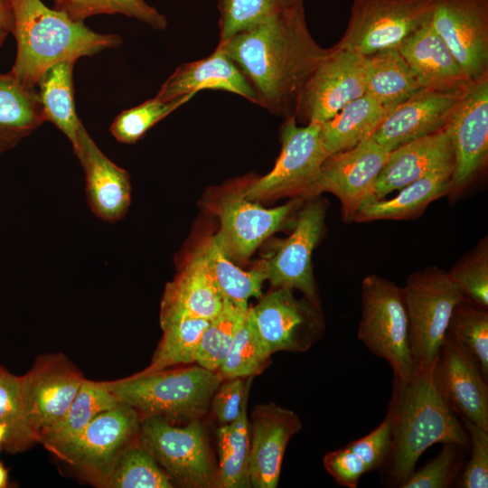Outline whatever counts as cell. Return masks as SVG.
I'll use <instances>...</instances> for the list:
<instances>
[{
  "label": "cell",
  "instance_id": "obj_24",
  "mask_svg": "<svg viewBox=\"0 0 488 488\" xmlns=\"http://www.w3.org/2000/svg\"><path fill=\"white\" fill-rule=\"evenodd\" d=\"M74 154L84 170L86 195L91 211L107 222L121 220L131 202L127 171L99 149L84 126L80 132L79 148Z\"/></svg>",
  "mask_w": 488,
  "mask_h": 488
},
{
  "label": "cell",
  "instance_id": "obj_52",
  "mask_svg": "<svg viewBox=\"0 0 488 488\" xmlns=\"http://www.w3.org/2000/svg\"><path fill=\"white\" fill-rule=\"evenodd\" d=\"M5 435H6V428L5 426L3 425H0V445L3 443L4 444V441H5Z\"/></svg>",
  "mask_w": 488,
  "mask_h": 488
},
{
  "label": "cell",
  "instance_id": "obj_38",
  "mask_svg": "<svg viewBox=\"0 0 488 488\" xmlns=\"http://www.w3.org/2000/svg\"><path fill=\"white\" fill-rule=\"evenodd\" d=\"M105 486L111 488H171L168 474L140 445L130 444L117 458Z\"/></svg>",
  "mask_w": 488,
  "mask_h": 488
},
{
  "label": "cell",
  "instance_id": "obj_42",
  "mask_svg": "<svg viewBox=\"0 0 488 488\" xmlns=\"http://www.w3.org/2000/svg\"><path fill=\"white\" fill-rule=\"evenodd\" d=\"M303 0H216L219 42L247 30Z\"/></svg>",
  "mask_w": 488,
  "mask_h": 488
},
{
  "label": "cell",
  "instance_id": "obj_3",
  "mask_svg": "<svg viewBox=\"0 0 488 488\" xmlns=\"http://www.w3.org/2000/svg\"><path fill=\"white\" fill-rule=\"evenodd\" d=\"M431 367L418 366L405 382L394 381L389 413L392 418L391 479L399 487L415 471L421 455L437 443L465 449L470 440L456 413L436 389Z\"/></svg>",
  "mask_w": 488,
  "mask_h": 488
},
{
  "label": "cell",
  "instance_id": "obj_29",
  "mask_svg": "<svg viewBox=\"0 0 488 488\" xmlns=\"http://www.w3.org/2000/svg\"><path fill=\"white\" fill-rule=\"evenodd\" d=\"M365 94L388 113L423 89L398 48L365 56Z\"/></svg>",
  "mask_w": 488,
  "mask_h": 488
},
{
  "label": "cell",
  "instance_id": "obj_19",
  "mask_svg": "<svg viewBox=\"0 0 488 488\" xmlns=\"http://www.w3.org/2000/svg\"><path fill=\"white\" fill-rule=\"evenodd\" d=\"M437 390L458 415L488 430V384L476 360L446 337L432 369Z\"/></svg>",
  "mask_w": 488,
  "mask_h": 488
},
{
  "label": "cell",
  "instance_id": "obj_31",
  "mask_svg": "<svg viewBox=\"0 0 488 488\" xmlns=\"http://www.w3.org/2000/svg\"><path fill=\"white\" fill-rule=\"evenodd\" d=\"M387 114L385 108L366 94L349 102L321 124V138L328 155L368 139Z\"/></svg>",
  "mask_w": 488,
  "mask_h": 488
},
{
  "label": "cell",
  "instance_id": "obj_2",
  "mask_svg": "<svg viewBox=\"0 0 488 488\" xmlns=\"http://www.w3.org/2000/svg\"><path fill=\"white\" fill-rule=\"evenodd\" d=\"M11 5L16 56L9 72L27 88L35 89L41 77L58 63L76 62L122 44L118 34L97 33L42 0H11Z\"/></svg>",
  "mask_w": 488,
  "mask_h": 488
},
{
  "label": "cell",
  "instance_id": "obj_36",
  "mask_svg": "<svg viewBox=\"0 0 488 488\" xmlns=\"http://www.w3.org/2000/svg\"><path fill=\"white\" fill-rule=\"evenodd\" d=\"M205 319H182L162 328L163 337L144 372L165 370L196 361L202 335L209 324Z\"/></svg>",
  "mask_w": 488,
  "mask_h": 488
},
{
  "label": "cell",
  "instance_id": "obj_40",
  "mask_svg": "<svg viewBox=\"0 0 488 488\" xmlns=\"http://www.w3.org/2000/svg\"><path fill=\"white\" fill-rule=\"evenodd\" d=\"M446 337L465 347L488 380V312L465 301L451 316Z\"/></svg>",
  "mask_w": 488,
  "mask_h": 488
},
{
  "label": "cell",
  "instance_id": "obj_50",
  "mask_svg": "<svg viewBox=\"0 0 488 488\" xmlns=\"http://www.w3.org/2000/svg\"><path fill=\"white\" fill-rule=\"evenodd\" d=\"M14 15L11 0H0V30L12 33Z\"/></svg>",
  "mask_w": 488,
  "mask_h": 488
},
{
  "label": "cell",
  "instance_id": "obj_49",
  "mask_svg": "<svg viewBox=\"0 0 488 488\" xmlns=\"http://www.w3.org/2000/svg\"><path fill=\"white\" fill-rule=\"evenodd\" d=\"M324 465L334 481L347 488H356L367 470L361 459L346 446L327 453Z\"/></svg>",
  "mask_w": 488,
  "mask_h": 488
},
{
  "label": "cell",
  "instance_id": "obj_47",
  "mask_svg": "<svg viewBox=\"0 0 488 488\" xmlns=\"http://www.w3.org/2000/svg\"><path fill=\"white\" fill-rule=\"evenodd\" d=\"M392 444V418L388 412L384 420L363 437L347 446L361 459L367 473L380 468L388 459Z\"/></svg>",
  "mask_w": 488,
  "mask_h": 488
},
{
  "label": "cell",
  "instance_id": "obj_4",
  "mask_svg": "<svg viewBox=\"0 0 488 488\" xmlns=\"http://www.w3.org/2000/svg\"><path fill=\"white\" fill-rule=\"evenodd\" d=\"M223 380L218 371L199 366L176 370L140 371L133 376L105 381L119 403L134 408L140 420L150 417L200 419Z\"/></svg>",
  "mask_w": 488,
  "mask_h": 488
},
{
  "label": "cell",
  "instance_id": "obj_12",
  "mask_svg": "<svg viewBox=\"0 0 488 488\" xmlns=\"http://www.w3.org/2000/svg\"><path fill=\"white\" fill-rule=\"evenodd\" d=\"M140 421L134 408L119 403L99 414L55 454L104 484L121 453L138 435Z\"/></svg>",
  "mask_w": 488,
  "mask_h": 488
},
{
  "label": "cell",
  "instance_id": "obj_9",
  "mask_svg": "<svg viewBox=\"0 0 488 488\" xmlns=\"http://www.w3.org/2000/svg\"><path fill=\"white\" fill-rule=\"evenodd\" d=\"M284 119L280 127L281 152L274 167L241 190L250 201L287 194L305 198L328 156L321 138V124L298 126L294 117Z\"/></svg>",
  "mask_w": 488,
  "mask_h": 488
},
{
  "label": "cell",
  "instance_id": "obj_39",
  "mask_svg": "<svg viewBox=\"0 0 488 488\" xmlns=\"http://www.w3.org/2000/svg\"><path fill=\"white\" fill-rule=\"evenodd\" d=\"M248 308L236 305L224 298L222 309L210 320L202 335L195 361L198 365L218 371L245 319Z\"/></svg>",
  "mask_w": 488,
  "mask_h": 488
},
{
  "label": "cell",
  "instance_id": "obj_7",
  "mask_svg": "<svg viewBox=\"0 0 488 488\" xmlns=\"http://www.w3.org/2000/svg\"><path fill=\"white\" fill-rule=\"evenodd\" d=\"M137 436L139 445L180 484L192 488L217 484V473L199 419L175 427L163 417L145 418L140 421Z\"/></svg>",
  "mask_w": 488,
  "mask_h": 488
},
{
  "label": "cell",
  "instance_id": "obj_1",
  "mask_svg": "<svg viewBox=\"0 0 488 488\" xmlns=\"http://www.w3.org/2000/svg\"><path fill=\"white\" fill-rule=\"evenodd\" d=\"M216 47L243 73L257 95L258 105L284 118L296 117L306 82L328 52L308 29L305 0Z\"/></svg>",
  "mask_w": 488,
  "mask_h": 488
},
{
  "label": "cell",
  "instance_id": "obj_28",
  "mask_svg": "<svg viewBox=\"0 0 488 488\" xmlns=\"http://www.w3.org/2000/svg\"><path fill=\"white\" fill-rule=\"evenodd\" d=\"M44 122L36 89L27 88L10 72L0 73V155Z\"/></svg>",
  "mask_w": 488,
  "mask_h": 488
},
{
  "label": "cell",
  "instance_id": "obj_53",
  "mask_svg": "<svg viewBox=\"0 0 488 488\" xmlns=\"http://www.w3.org/2000/svg\"><path fill=\"white\" fill-rule=\"evenodd\" d=\"M9 33L6 32V31H3V30H0V49H1V46L3 45L7 34Z\"/></svg>",
  "mask_w": 488,
  "mask_h": 488
},
{
  "label": "cell",
  "instance_id": "obj_41",
  "mask_svg": "<svg viewBox=\"0 0 488 488\" xmlns=\"http://www.w3.org/2000/svg\"><path fill=\"white\" fill-rule=\"evenodd\" d=\"M194 96L190 94L175 99L164 100L155 95L134 108L120 112L110 125V133L120 143L134 144L156 123L187 103Z\"/></svg>",
  "mask_w": 488,
  "mask_h": 488
},
{
  "label": "cell",
  "instance_id": "obj_6",
  "mask_svg": "<svg viewBox=\"0 0 488 488\" xmlns=\"http://www.w3.org/2000/svg\"><path fill=\"white\" fill-rule=\"evenodd\" d=\"M402 292L412 356L417 366L431 367L446 338L454 310L466 299L448 272L437 267L411 273Z\"/></svg>",
  "mask_w": 488,
  "mask_h": 488
},
{
  "label": "cell",
  "instance_id": "obj_20",
  "mask_svg": "<svg viewBox=\"0 0 488 488\" xmlns=\"http://www.w3.org/2000/svg\"><path fill=\"white\" fill-rule=\"evenodd\" d=\"M302 429L299 417L275 403L255 406L249 427V483L255 488H276L291 437Z\"/></svg>",
  "mask_w": 488,
  "mask_h": 488
},
{
  "label": "cell",
  "instance_id": "obj_51",
  "mask_svg": "<svg viewBox=\"0 0 488 488\" xmlns=\"http://www.w3.org/2000/svg\"><path fill=\"white\" fill-rule=\"evenodd\" d=\"M7 471L4 465L0 463V488H3L6 485L7 483Z\"/></svg>",
  "mask_w": 488,
  "mask_h": 488
},
{
  "label": "cell",
  "instance_id": "obj_17",
  "mask_svg": "<svg viewBox=\"0 0 488 488\" xmlns=\"http://www.w3.org/2000/svg\"><path fill=\"white\" fill-rule=\"evenodd\" d=\"M325 210L318 200L306 204L299 211L292 233L260 263L272 286L298 289L306 298L316 301L312 254L323 233Z\"/></svg>",
  "mask_w": 488,
  "mask_h": 488
},
{
  "label": "cell",
  "instance_id": "obj_21",
  "mask_svg": "<svg viewBox=\"0 0 488 488\" xmlns=\"http://www.w3.org/2000/svg\"><path fill=\"white\" fill-rule=\"evenodd\" d=\"M463 91L419 89L390 110L370 138L390 152L407 142L442 129Z\"/></svg>",
  "mask_w": 488,
  "mask_h": 488
},
{
  "label": "cell",
  "instance_id": "obj_11",
  "mask_svg": "<svg viewBox=\"0 0 488 488\" xmlns=\"http://www.w3.org/2000/svg\"><path fill=\"white\" fill-rule=\"evenodd\" d=\"M365 56L333 46L319 62L301 94L295 118L322 124L365 94Z\"/></svg>",
  "mask_w": 488,
  "mask_h": 488
},
{
  "label": "cell",
  "instance_id": "obj_35",
  "mask_svg": "<svg viewBox=\"0 0 488 488\" xmlns=\"http://www.w3.org/2000/svg\"><path fill=\"white\" fill-rule=\"evenodd\" d=\"M271 354L249 307L218 372L223 380L253 377L266 367Z\"/></svg>",
  "mask_w": 488,
  "mask_h": 488
},
{
  "label": "cell",
  "instance_id": "obj_25",
  "mask_svg": "<svg viewBox=\"0 0 488 488\" xmlns=\"http://www.w3.org/2000/svg\"><path fill=\"white\" fill-rule=\"evenodd\" d=\"M205 89L233 93L258 105L257 95L243 73L217 47L203 59L178 66L164 81L156 96L172 100Z\"/></svg>",
  "mask_w": 488,
  "mask_h": 488
},
{
  "label": "cell",
  "instance_id": "obj_10",
  "mask_svg": "<svg viewBox=\"0 0 488 488\" xmlns=\"http://www.w3.org/2000/svg\"><path fill=\"white\" fill-rule=\"evenodd\" d=\"M83 380L78 370L61 355L41 358L22 376L23 420L29 445L40 442L62 418Z\"/></svg>",
  "mask_w": 488,
  "mask_h": 488
},
{
  "label": "cell",
  "instance_id": "obj_8",
  "mask_svg": "<svg viewBox=\"0 0 488 488\" xmlns=\"http://www.w3.org/2000/svg\"><path fill=\"white\" fill-rule=\"evenodd\" d=\"M433 0H352L342 38L333 46L362 56L399 48L429 18Z\"/></svg>",
  "mask_w": 488,
  "mask_h": 488
},
{
  "label": "cell",
  "instance_id": "obj_14",
  "mask_svg": "<svg viewBox=\"0 0 488 488\" xmlns=\"http://www.w3.org/2000/svg\"><path fill=\"white\" fill-rule=\"evenodd\" d=\"M389 155V151L369 137L352 148L328 155L305 198L331 192L341 202L344 221H352L359 208L371 198L375 182Z\"/></svg>",
  "mask_w": 488,
  "mask_h": 488
},
{
  "label": "cell",
  "instance_id": "obj_33",
  "mask_svg": "<svg viewBox=\"0 0 488 488\" xmlns=\"http://www.w3.org/2000/svg\"><path fill=\"white\" fill-rule=\"evenodd\" d=\"M246 393L240 413L231 423L217 430L219 469L217 486L222 488L250 487L249 476V421Z\"/></svg>",
  "mask_w": 488,
  "mask_h": 488
},
{
  "label": "cell",
  "instance_id": "obj_23",
  "mask_svg": "<svg viewBox=\"0 0 488 488\" xmlns=\"http://www.w3.org/2000/svg\"><path fill=\"white\" fill-rule=\"evenodd\" d=\"M454 167L451 140L443 127L390 151L369 201L383 199L394 191L433 173L454 172Z\"/></svg>",
  "mask_w": 488,
  "mask_h": 488
},
{
  "label": "cell",
  "instance_id": "obj_26",
  "mask_svg": "<svg viewBox=\"0 0 488 488\" xmlns=\"http://www.w3.org/2000/svg\"><path fill=\"white\" fill-rule=\"evenodd\" d=\"M398 49L421 88L463 90L472 82L430 18Z\"/></svg>",
  "mask_w": 488,
  "mask_h": 488
},
{
  "label": "cell",
  "instance_id": "obj_34",
  "mask_svg": "<svg viewBox=\"0 0 488 488\" xmlns=\"http://www.w3.org/2000/svg\"><path fill=\"white\" fill-rule=\"evenodd\" d=\"M203 246L209 267L224 298L236 305L248 307L249 297L261 296L262 283L267 280L261 264L244 271L224 255L214 238Z\"/></svg>",
  "mask_w": 488,
  "mask_h": 488
},
{
  "label": "cell",
  "instance_id": "obj_30",
  "mask_svg": "<svg viewBox=\"0 0 488 488\" xmlns=\"http://www.w3.org/2000/svg\"><path fill=\"white\" fill-rule=\"evenodd\" d=\"M74 65L75 62L65 61L52 66L41 77L35 89L44 120L52 123L66 136L75 153L83 124L74 103Z\"/></svg>",
  "mask_w": 488,
  "mask_h": 488
},
{
  "label": "cell",
  "instance_id": "obj_27",
  "mask_svg": "<svg viewBox=\"0 0 488 488\" xmlns=\"http://www.w3.org/2000/svg\"><path fill=\"white\" fill-rule=\"evenodd\" d=\"M453 171H440L424 176L399 190L393 198L364 202L354 221L407 220L418 216L433 201L449 194Z\"/></svg>",
  "mask_w": 488,
  "mask_h": 488
},
{
  "label": "cell",
  "instance_id": "obj_15",
  "mask_svg": "<svg viewBox=\"0 0 488 488\" xmlns=\"http://www.w3.org/2000/svg\"><path fill=\"white\" fill-rule=\"evenodd\" d=\"M256 326L270 352H305L322 336L316 301L298 300L292 289L276 287L251 307Z\"/></svg>",
  "mask_w": 488,
  "mask_h": 488
},
{
  "label": "cell",
  "instance_id": "obj_13",
  "mask_svg": "<svg viewBox=\"0 0 488 488\" xmlns=\"http://www.w3.org/2000/svg\"><path fill=\"white\" fill-rule=\"evenodd\" d=\"M451 140L455 167L450 193L459 194L484 165L488 155V75L462 92L444 127Z\"/></svg>",
  "mask_w": 488,
  "mask_h": 488
},
{
  "label": "cell",
  "instance_id": "obj_43",
  "mask_svg": "<svg viewBox=\"0 0 488 488\" xmlns=\"http://www.w3.org/2000/svg\"><path fill=\"white\" fill-rule=\"evenodd\" d=\"M470 304L488 308V241L483 238L448 272Z\"/></svg>",
  "mask_w": 488,
  "mask_h": 488
},
{
  "label": "cell",
  "instance_id": "obj_18",
  "mask_svg": "<svg viewBox=\"0 0 488 488\" xmlns=\"http://www.w3.org/2000/svg\"><path fill=\"white\" fill-rule=\"evenodd\" d=\"M300 200L266 209L245 198L241 191L224 195L216 206L221 229L213 237L230 260L244 261L286 221Z\"/></svg>",
  "mask_w": 488,
  "mask_h": 488
},
{
  "label": "cell",
  "instance_id": "obj_32",
  "mask_svg": "<svg viewBox=\"0 0 488 488\" xmlns=\"http://www.w3.org/2000/svg\"><path fill=\"white\" fill-rule=\"evenodd\" d=\"M118 404V400L103 382L84 379L65 415L42 436L40 442L56 453L77 437L99 414Z\"/></svg>",
  "mask_w": 488,
  "mask_h": 488
},
{
  "label": "cell",
  "instance_id": "obj_44",
  "mask_svg": "<svg viewBox=\"0 0 488 488\" xmlns=\"http://www.w3.org/2000/svg\"><path fill=\"white\" fill-rule=\"evenodd\" d=\"M0 425L6 428L4 441L9 451L25 448L27 442L23 420L22 376L0 368Z\"/></svg>",
  "mask_w": 488,
  "mask_h": 488
},
{
  "label": "cell",
  "instance_id": "obj_5",
  "mask_svg": "<svg viewBox=\"0 0 488 488\" xmlns=\"http://www.w3.org/2000/svg\"><path fill=\"white\" fill-rule=\"evenodd\" d=\"M358 339L390 366L394 381L405 382L418 366L411 353L402 287L371 274L363 278Z\"/></svg>",
  "mask_w": 488,
  "mask_h": 488
},
{
  "label": "cell",
  "instance_id": "obj_22",
  "mask_svg": "<svg viewBox=\"0 0 488 488\" xmlns=\"http://www.w3.org/2000/svg\"><path fill=\"white\" fill-rule=\"evenodd\" d=\"M223 303L202 246L165 286L160 308L161 327L182 319L211 320L221 312Z\"/></svg>",
  "mask_w": 488,
  "mask_h": 488
},
{
  "label": "cell",
  "instance_id": "obj_46",
  "mask_svg": "<svg viewBox=\"0 0 488 488\" xmlns=\"http://www.w3.org/2000/svg\"><path fill=\"white\" fill-rule=\"evenodd\" d=\"M459 418L468 433L471 449V458L462 474L460 487L487 488L488 430H484L465 418Z\"/></svg>",
  "mask_w": 488,
  "mask_h": 488
},
{
  "label": "cell",
  "instance_id": "obj_16",
  "mask_svg": "<svg viewBox=\"0 0 488 488\" xmlns=\"http://www.w3.org/2000/svg\"><path fill=\"white\" fill-rule=\"evenodd\" d=\"M430 21L471 81L488 75V0H433Z\"/></svg>",
  "mask_w": 488,
  "mask_h": 488
},
{
  "label": "cell",
  "instance_id": "obj_37",
  "mask_svg": "<svg viewBox=\"0 0 488 488\" xmlns=\"http://www.w3.org/2000/svg\"><path fill=\"white\" fill-rule=\"evenodd\" d=\"M53 8L78 22L97 14H123L163 31L166 17L145 0H52Z\"/></svg>",
  "mask_w": 488,
  "mask_h": 488
},
{
  "label": "cell",
  "instance_id": "obj_45",
  "mask_svg": "<svg viewBox=\"0 0 488 488\" xmlns=\"http://www.w3.org/2000/svg\"><path fill=\"white\" fill-rule=\"evenodd\" d=\"M460 446L446 443L443 449L419 470L414 471L399 486L401 488H447L460 468ZM464 448V447H463Z\"/></svg>",
  "mask_w": 488,
  "mask_h": 488
},
{
  "label": "cell",
  "instance_id": "obj_48",
  "mask_svg": "<svg viewBox=\"0 0 488 488\" xmlns=\"http://www.w3.org/2000/svg\"><path fill=\"white\" fill-rule=\"evenodd\" d=\"M253 377L223 380L211 399L214 416L222 424L233 422L240 413Z\"/></svg>",
  "mask_w": 488,
  "mask_h": 488
}]
</instances>
